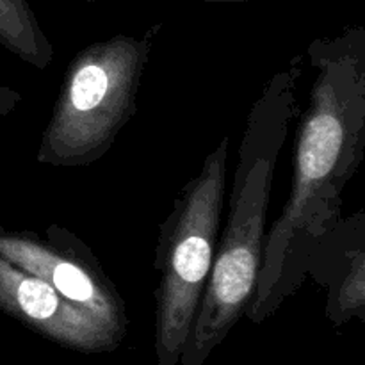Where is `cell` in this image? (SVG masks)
<instances>
[{
  "mask_svg": "<svg viewBox=\"0 0 365 365\" xmlns=\"http://www.w3.org/2000/svg\"><path fill=\"white\" fill-rule=\"evenodd\" d=\"M230 138L207 153L159 227L153 269L157 364L178 365L214 264L227 187Z\"/></svg>",
  "mask_w": 365,
  "mask_h": 365,
  "instance_id": "obj_4",
  "label": "cell"
},
{
  "mask_svg": "<svg viewBox=\"0 0 365 365\" xmlns=\"http://www.w3.org/2000/svg\"><path fill=\"white\" fill-rule=\"evenodd\" d=\"M0 257L48 282L71 303L86 309L125 337L128 314L96 253L68 228L48 225L45 234L0 225Z\"/></svg>",
  "mask_w": 365,
  "mask_h": 365,
  "instance_id": "obj_5",
  "label": "cell"
},
{
  "mask_svg": "<svg viewBox=\"0 0 365 365\" xmlns=\"http://www.w3.org/2000/svg\"><path fill=\"white\" fill-rule=\"evenodd\" d=\"M159 27L118 34L78 50L41 134L36 160L86 168L102 159L138 110V95Z\"/></svg>",
  "mask_w": 365,
  "mask_h": 365,
  "instance_id": "obj_3",
  "label": "cell"
},
{
  "mask_svg": "<svg viewBox=\"0 0 365 365\" xmlns=\"http://www.w3.org/2000/svg\"><path fill=\"white\" fill-rule=\"evenodd\" d=\"M21 103V93L9 86L0 84V116H7Z\"/></svg>",
  "mask_w": 365,
  "mask_h": 365,
  "instance_id": "obj_9",
  "label": "cell"
},
{
  "mask_svg": "<svg viewBox=\"0 0 365 365\" xmlns=\"http://www.w3.org/2000/svg\"><path fill=\"white\" fill-rule=\"evenodd\" d=\"M0 45L36 70H46L56 57L29 0H0Z\"/></svg>",
  "mask_w": 365,
  "mask_h": 365,
  "instance_id": "obj_8",
  "label": "cell"
},
{
  "mask_svg": "<svg viewBox=\"0 0 365 365\" xmlns=\"http://www.w3.org/2000/svg\"><path fill=\"white\" fill-rule=\"evenodd\" d=\"M314 71L298 123L287 202L266 235L262 267L245 316L260 324L307 282L314 246L342 217V192L365 157V27L316 38Z\"/></svg>",
  "mask_w": 365,
  "mask_h": 365,
  "instance_id": "obj_1",
  "label": "cell"
},
{
  "mask_svg": "<svg viewBox=\"0 0 365 365\" xmlns=\"http://www.w3.org/2000/svg\"><path fill=\"white\" fill-rule=\"evenodd\" d=\"M0 312L50 342L78 353H110L123 335L71 303L48 282L0 257Z\"/></svg>",
  "mask_w": 365,
  "mask_h": 365,
  "instance_id": "obj_6",
  "label": "cell"
},
{
  "mask_svg": "<svg viewBox=\"0 0 365 365\" xmlns=\"http://www.w3.org/2000/svg\"><path fill=\"white\" fill-rule=\"evenodd\" d=\"M307 278L324 291V314L334 327L365 324V209L341 217L314 246Z\"/></svg>",
  "mask_w": 365,
  "mask_h": 365,
  "instance_id": "obj_7",
  "label": "cell"
},
{
  "mask_svg": "<svg viewBox=\"0 0 365 365\" xmlns=\"http://www.w3.org/2000/svg\"><path fill=\"white\" fill-rule=\"evenodd\" d=\"M303 56L267 81L250 109L232 180L228 217L178 365H203L246 314L262 267L274 168L298 110Z\"/></svg>",
  "mask_w": 365,
  "mask_h": 365,
  "instance_id": "obj_2",
  "label": "cell"
}]
</instances>
